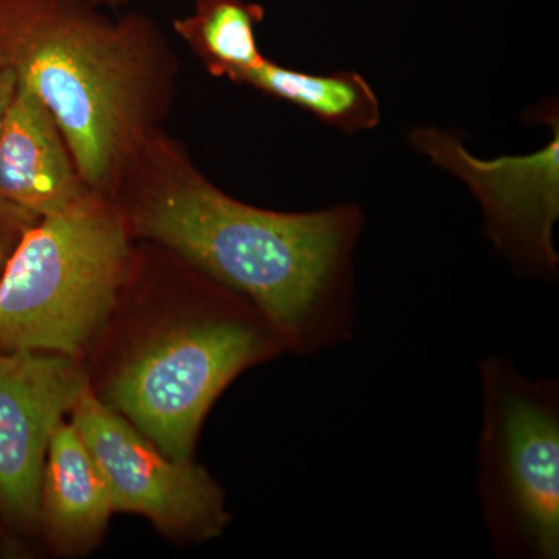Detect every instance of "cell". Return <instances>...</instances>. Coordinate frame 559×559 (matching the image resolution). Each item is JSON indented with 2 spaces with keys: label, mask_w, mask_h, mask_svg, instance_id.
I'll return each instance as SVG.
<instances>
[{
  "label": "cell",
  "mask_w": 559,
  "mask_h": 559,
  "mask_svg": "<svg viewBox=\"0 0 559 559\" xmlns=\"http://www.w3.org/2000/svg\"><path fill=\"white\" fill-rule=\"evenodd\" d=\"M110 198L132 237L248 300L283 348L310 356L353 340V257L364 224L356 205L253 207L210 182L164 131L132 157Z\"/></svg>",
  "instance_id": "obj_1"
},
{
  "label": "cell",
  "mask_w": 559,
  "mask_h": 559,
  "mask_svg": "<svg viewBox=\"0 0 559 559\" xmlns=\"http://www.w3.org/2000/svg\"><path fill=\"white\" fill-rule=\"evenodd\" d=\"M105 0H0V68L50 110L81 178L110 198L162 132L176 60L150 17Z\"/></svg>",
  "instance_id": "obj_2"
},
{
  "label": "cell",
  "mask_w": 559,
  "mask_h": 559,
  "mask_svg": "<svg viewBox=\"0 0 559 559\" xmlns=\"http://www.w3.org/2000/svg\"><path fill=\"white\" fill-rule=\"evenodd\" d=\"M131 238L119 205L102 193L40 218L0 278V352H83L130 275Z\"/></svg>",
  "instance_id": "obj_3"
},
{
  "label": "cell",
  "mask_w": 559,
  "mask_h": 559,
  "mask_svg": "<svg viewBox=\"0 0 559 559\" xmlns=\"http://www.w3.org/2000/svg\"><path fill=\"white\" fill-rule=\"evenodd\" d=\"M476 484L492 554L559 558V381L503 355L480 360Z\"/></svg>",
  "instance_id": "obj_4"
},
{
  "label": "cell",
  "mask_w": 559,
  "mask_h": 559,
  "mask_svg": "<svg viewBox=\"0 0 559 559\" xmlns=\"http://www.w3.org/2000/svg\"><path fill=\"white\" fill-rule=\"evenodd\" d=\"M242 300L224 289L212 310L151 340L110 381L105 403L173 460H191L202 421L227 385L283 349Z\"/></svg>",
  "instance_id": "obj_5"
},
{
  "label": "cell",
  "mask_w": 559,
  "mask_h": 559,
  "mask_svg": "<svg viewBox=\"0 0 559 559\" xmlns=\"http://www.w3.org/2000/svg\"><path fill=\"white\" fill-rule=\"evenodd\" d=\"M72 423L108 485L114 511L148 518L156 527L179 538H216L229 524L224 492L215 479L191 460L165 455L123 415L92 392L76 400Z\"/></svg>",
  "instance_id": "obj_6"
},
{
  "label": "cell",
  "mask_w": 559,
  "mask_h": 559,
  "mask_svg": "<svg viewBox=\"0 0 559 559\" xmlns=\"http://www.w3.org/2000/svg\"><path fill=\"white\" fill-rule=\"evenodd\" d=\"M554 138L528 156L477 159L454 134L415 128L411 140L452 176L463 180L479 202L487 234L500 255L535 277L558 275L554 229L559 218L558 114H547Z\"/></svg>",
  "instance_id": "obj_7"
},
{
  "label": "cell",
  "mask_w": 559,
  "mask_h": 559,
  "mask_svg": "<svg viewBox=\"0 0 559 559\" xmlns=\"http://www.w3.org/2000/svg\"><path fill=\"white\" fill-rule=\"evenodd\" d=\"M86 385L69 356L0 352V516L10 524L31 527L39 520L51 433Z\"/></svg>",
  "instance_id": "obj_8"
},
{
  "label": "cell",
  "mask_w": 559,
  "mask_h": 559,
  "mask_svg": "<svg viewBox=\"0 0 559 559\" xmlns=\"http://www.w3.org/2000/svg\"><path fill=\"white\" fill-rule=\"evenodd\" d=\"M92 193L50 110L17 83L0 131V201L46 218Z\"/></svg>",
  "instance_id": "obj_9"
},
{
  "label": "cell",
  "mask_w": 559,
  "mask_h": 559,
  "mask_svg": "<svg viewBox=\"0 0 559 559\" xmlns=\"http://www.w3.org/2000/svg\"><path fill=\"white\" fill-rule=\"evenodd\" d=\"M114 513L108 485L73 423L51 433L40 484L39 520L66 550L87 549Z\"/></svg>",
  "instance_id": "obj_10"
},
{
  "label": "cell",
  "mask_w": 559,
  "mask_h": 559,
  "mask_svg": "<svg viewBox=\"0 0 559 559\" xmlns=\"http://www.w3.org/2000/svg\"><path fill=\"white\" fill-rule=\"evenodd\" d=\"M240 84L288 102L342 131L371 130L381 120L380 102L359 73L312 75L264 58L242 75Z\"/></svg>",
  "instance_id": "obj_11"
},
{
  "label": "cell",
  "mask_w": 559,
  "mask_h": 559,
  "mask_svg": "<svg viewBox=\"0 0 559 559\" xmlns=\"http://www.w3.org/2000/svg\"><path fill=\"white\" fill-rule=\"evenodd\" d=\"M263 17V7L248 0H197L173 28L212 75L240 83L264 61L257 40Z\"/></svg>",
  "instance_id": "obj_12"
},
{
  "label": "cell",
  "mask_w": 559,
  "mask_h": 559,
  "mask_svg": "<svg viewBox=\"0 0 559 559\" xmlns=\"http://www.w3.org/2000/svg\"><path fill=\"white\" fill-rule=\"evenodd\" d=\"M39 219L27 210L0 201V278L22 238Z\"/></svg>",
  "instance_id": "obj_13"
},
{
  "label": "cell",
  "mask_w": 559,
  "mask_h": 559,
  "mask_svg": "<svg viewBox=\"0 0 559 559\" xmlns=\"http://www.w3.org/2000/svg\"><path fill=\"white\" fill-rule=\"evenodd\" d=\"M17 90V80L9 69L0 68V131Z\"/></svg>",
  "instance_id": "obj_14"
},
{
  "label": "cell",
  "mask_w": 559,
  "mask_h": 559,
  "mask_svg": "<svg viewBox=\"0 0 559 559\" xmlns=\"http://www.w3.org/2000/svg\"><path fill=\"white\" fill-rule=\"evenodd\" d=\"M105 2H108L109 5H117V3L120 2V0H105Z\"/></svg>",
  "instance_id": "obj_15"
}]
</instances>
